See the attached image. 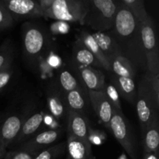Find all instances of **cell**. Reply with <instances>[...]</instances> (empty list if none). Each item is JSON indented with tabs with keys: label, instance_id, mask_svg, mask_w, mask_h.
Returning <instances> with one entry per match:
<instances>
[{
	"label": "cell",
	"instance_id": "26",
	"mask_svg": "<svg viewBox=\"0 0 159 159\" xmlns=\"http://www.w3.org/2000/svg\"><path fill=\"white\" fill-rule=\"evenodd\" d=\"M66 149V142H61L48 148L37 154L34 159H54L60 156Z\"/></svg>",
	"mask_w": 159,
	"mask_h": 159
},
{
	"label": "cell",
	"instance_id": "31",
	"mask_svg": "<svg viewBox=\"0 0 159 159\" xmlns=\"http://www.w3.org/2000/svg\"><path fill=\"white\" fill-rule=\"evenodd\" d=\"M106 138L105 134L99 130H93L89 127V141L90 144H101Z\"/></svg>",
	"mask_w": 159,
	"mask_h": 159
},
{
	"label": "cell",
	"instance_id": "4",
	"mask_svg": "<svg viewBox=\"0 0 159 159\" xmlns=\"http://www.w3.org/2000/svg\"><path fill=\"white\" fill-rule=\"evenodd\" d=\"M87 5L88 1L84 0H53L51 7L43 13V16L59 22H79L81 24Z\"/></svg>",
	"mask_w": 159,
	"mask_h": 159
},
{
	"label": "cell",
	"instance_id": "36",
	"mask_svg": "<svg viewBox=\"0 0 159 159\" xmlns=\"http://www.w3.org/2000/svg\"><path fill=\"white\" fill-rule=\"evenodd\" d=\"M6 153V148H5L4 146L2 145V144L0 141V159H4L5 155Z\"/></svg>",
	"mask_w": 159,
	"mask_h": 159
},
{
	"label": "cell",
	"instance_id": "35",
	"mask_svg": "<svg viewBox=\"0 0 159 159\" xmlns=\"http://www.w3.org/2000/svg\"><path fill=\"white\" fill-rule=\"evenodd\" d=\"M158 152L155 153H145L144 159H158Z\"/></svg>",
	"mask_w": 159,
	"mask_h": 159
},
{
	"label": "cell",
	"instance_id": "5",
	"mask_svg": "<svg viewBox=\"0 0 159 159\" xmlns=\"http://www.w3.org/2000/svg\"><path fill=\"white\" fill-rule=\"evenodd\" d=\"M109 128L114 135L116 141L131 159H138L134 137L130 129V124L122 110L113 107V114Z\"/></svg>",
	"mask_w": 159,
	"mask_h": 159
},
{
	"label": "cell",
	"instance_id": "11",
	"mask_svg": "<svg viewBox=\"0 0 159 159\" xmlns=\"http://www.w3.org/2000/svg\"><path fill=\"white\" fill-rule=\"evenodd\" d=\"M23 122V117L18 114L9 115L4 121H0V141L5 148L7 149L15 141Z\"/></svg>",
	"mask_w": 159,
	"mask_h": 159
},
{
	"label": "cell",
	"instance_id": "21",
	"mask_svg": "<svg viewBox=\"0 0 159 159\" xmlns=\"http://www.w3.org/2000/svg\"><path fill=\"white\" fill-rule=\"evenodd\" d=\"M73 54H74L75 60L77 63L82 66H90L96 67V68H102V65L99 63L94 54L82 43V42L77 40L73 48Z\"/></svg>",
	"mask_w": 159,
	"mask_h": 159
},
{
	"label": "cell",
	"instance_id": "38",
	"mask_svg": "<svg viewBox=\"0 0 159 159\" xmlns=\"http://www.w3.org/2000/svg\"><path fill=\"white\" fill-rule=\"evenodd\" d=\"M0 121H1V118H0Z\"/></svg>",
	"mask_w": 159,
	"mask_h": 159
},
{
	"label": "cell",
	"instance_id": "37",
	"mask_svg": "<svg viewBox=\"0 0 159 159\" xmlns=\"http://www.w3.org/2000/svg\"><path fill=\"white\" fill-rule=\"evenodd\" d=\"M91 159H96V158H94V157H93H93H92V158H91Z\"/></svg>",
	"mask_w": 159,
	"mask_h": 159
},
{
	"label": "cell",
	"instance_id": "24",
	"mask_svg": "<svg viewBox=\"0 0 159 159\" xmlns=\"http://www.w3.org/2000/svg\"><path fill=\"white\" fill-rule=\"evenodd\" d=\"M121 2L130 9L135 19L141 23L151 19L142 0H121Z\"/></svg>",
	"mask_w": 159,
	"mask_h": 159
},
{
	"label": "cell",
	"instance_id": "14",
	"mask_svg": "<svg viewBox=\"0 0 159 159\" xmlns=\"http://www.w3.org/2000/svg\"><path fill=\"white\" fill-rule=\"evenodd\" d=\"M43 119H44V115L43 112L42 111L34 113L32 116H30L23 122L20 133L12 144L21 145L22 143L26 142L30 138H32L33 135L37 133L38 129L42 125Z\"/></svg>",
	"mask_w": 159,
	"mask_h": 159
},
{
	"label": "cell",
	"instance_id": "25",
	"mask_svg": "<svg viewBox=\"0 0 159 159\" xmlns=\"http://www.w3.org/2000/svg\"><path fill=\"white\" fill-rule=\"evenodd\" d=\"M59 82L61 87L65 93L76 89H82L75 78L68 70H62L59 74Z\"/></svg>",
	"mask_w": 159,
	"mask_h": 159
},
{
	"label": "cell",
	"instance_id": "8",
	"mask_svg": "<svg viewBox=\"0 0 159 159\" xmlns=\"http://www.w3.org/2000/svg\"><path fill=\"white\" fill-rule=\"evenodd\" d=\"M23 30V48L27 57L34 59L40 56L46 45L44 32L38 26L26 24Z\"/></svg>",
	"mask_w": 159,
	"mask_h": 159
},
{
	"label": "cell",
	"instance_id": "16",
	"mask_svg": "<svg viewBox=\"0 0 159 159\" xmlns=\"http://www.w3.org/2000/svg\"><path fill=\"white\" fill-rule=\"evenodd\" d=\"M47 106L51 116L56 119L60 120L68 116V109L65 98L54 89H50L47 93Z\"/></svg>",
	"mask_w": 159,
	"mask_h": 159
},
{
	"label": "cell",
	"instance_id": "1",
	"mask_svg": "<svg viewBox=\"0 0 159 159\" xmlns=\"http://www.w3.org/2000/svg\"><path fill=\"white\" fill-rule=\"evenodd\" d=\"M108 33L119 47L122 55L128 59L135 68L147 70L141 40V23L135 19L121 0L118 1L114 26Z\"/></svg>",
	"mask_w": 159,
	"mask_h": 159
},
{
	"label": "cell",
	"instance_id": "17",
	"mask_svg": "<svg viewBox=\"0 0 159 159\" xmlns=\"http://www.w3.org/2000/svg\"><path fill=\"white\" fill-rule=\"evenodd\" d=\"M91 34L102 50L109 63L114 57L122 55L119 47L108 32H96Z\"/></svg>",
	"mask_w": 159,
	"mask_h": 159
},
{
	"label": "cell",
	"instance_id": "27",
	"mask_svg": "<svg viewBox=\"0 0 159 159\" xmlns=\"http://www.w3.org/2000/svg\"><path fill=\"white\" fill-rule=\"evenodd\" d=\"M13 57V50L9 42H5L0 47V71L10 68Z\"/></svg>",
	"mask_w": 159,
	"mask_h": 159
},
{
	"label": "cell",
	"instance_id": "2",
	"mask_svg": "<svg viewBox=\"0 0 159 159\" xmlns=\"http://www.w3.org/2000/svg\"><path fill=\"white\" fill-rule=\"evenodd\" d=\"M118 1L93 0L88 1L87 9L81 24L97 32H108L114 26Z\"/></svg>",
	"mask_w": 159,
	"mask_h": 159
},
{
	"label": "cell",
	"instance_id": "28",
	"mask_svg": "<svg viewBox=\"0 0 159 159\" xmlns=\"http://www.w3.org/2000/svg\"><path fill=\"white\" fill-rule=\"evenodd\" d=\"M103 91L105 92L106 95L107 96L108 99H110V102H111L112 106L113 108L117 109V110H122L121 108L120 102V97H119V93H118L117 90L116 89L113 83H105V86H104Z\"/></svg>",
	"mask_w": 159,
	"mask_h": 159
},
{
	"label": "cell",
	"instance_id": "39",
	"mask_svg": "<svg viewBox=\"0 0 159 159\" xmlns=\"http://www.w3.org/2000/svg\"><path fill=\"white\" fill-rule=\"evenodd\" d=\"M67 159H69V158H67Z\"/></svg>",
	"mask_w": 159,
	"mask_h": 159
},
{
	"label": "cell",
	"instance_id": "15",
	"mask_svg": "<svg viewBox=\"0 0 159 159\" xmlns=\"http://www.w3.org/2000/svg\"><path fill=\"white\" fill-rule=\"evenodd\" d=\"M69 159H90L92 155V144L89 141L78 139L68 135L66 142Z\"/></svg>",
	"mask_w": 159,
	"mask_h": 159
},
{
	"label": "cell",
	"instance_id": "29",
	"mask_svg": "<svg viewBox=\"0 0 159 159\" xmlns=\"http://www.w3.org/2000/svg\"><path fill=\"white\" fill-rule=\"evenodd\" d=\"M12 23L13 20L0 0V30L10 27Z\"/></svg>",
	"mask_w": 159,
	"mask_h": 159
},
{
	"label": "cell",
	"instance_id": "32",
	"mask_svg": "<svg viewBox=\"0 0 159 159\" xmlns=\"http://www.w3.org/2000/svg\"><path fill=\"white\" fill-rule=\"evenodd\" d=\"M12 75H13V71L12 69V67L0 71V93L6 88L8 83L10 82Z\"/></svg>",
	"mask_w": 159,
	"mask_h": 159
},
{
	"label": "cell",
	"instance_id": "22",
	"mask_svg": "<svg viewBox=\"0 0 159 159\" xmlns=\"http://www.w3.org/2000/svg\"><path fill=\"white\" fill-rule=\"evenodd\" d=\"M159 128L158 115L154 117L150 126L144 134V147L145 153L158 152Z\"/></svg>",
	"mask_w": 159,
	"mask_h": 159
},
{
	"label": "cell",
	"instance_id": "7",
	"mask_svg": "<svg viewBox=\"0 0 159 159\" xmlns=\"http://www.w3.org/2000/svg\"><path fill=\"white\" fill-rule=\"evenodd\" d=\"M14 20L43 16L38 1L34 0H1Z\"/></svg>",
	"mask_w": 159,
	"mask_h": 159
},
{
	"label": "cell",
	"instance_id": "18",
	"mask_svg": "<svg viewBox=\"0 0 159 159\" xmlns=\"http://www.w3.org/2000/svg\"><path fill=\"white\" fill-rule=\"evenodd\" d=\"M111 82L117 90L119 95L122 96L132 104H134L137 99V91L134 80L130 78L120 77L112 74Z\"/></svg>",
	"mask_w": 159,
	"mask_h": 159
},
{
	"label": "cell",
	"instance_id": "20",
	"mask_svg": "<svg viewBox=\"0 0 159 159\" xmlns=\"http://www.w3.org/2000/svg\"><path fill=\"white\" fill-rule=\"evenodd\" d=\"M110 71L116 76L130 78L133 79L136 76L135 67L128 59L123 55L118 56L112 59L110 62Z\"/></svg>",
	"mask_w": 159,
	"mask_h": 159
},
{
	"label": "cell",
	"instance_id": "40",
	"mask_svg": "<svg viewBox=\"0 0 159 159\" xmlns=\"http://www.w3.org/2000/svg\"><path fill=\"white\" fill-rule=\"evenodd\" d=\"M91 158H90V159H91Z\"/></svg>",
	"mask_w": 159,
	"mask_h": 159
},
{
	"label": "cell",
	"instance_id": "9",
	"mask_svg": "<svg viewBox=\"0 0 159 159\" xmlns=\"http://www.w3.org/2000/svg\"><path fill=\"white\" fill-rule=\"evenodd\" d=\"M61 134V130L60 129H51L40 132L21 144L19 150L26 151L37 155L55 142L60 138Z\"/></svg>",
	"mask_w": 159,
	"mask_h": 159
},
{
	"label": "cell",
	"instance_id": "33",
	"mask_svg": "<svg viewBox=\"0 0 159 159\" xmlns=\"http://www.w3.org/2000/svg\"><path fill=\"white\" fill-rule=\"evenodd\" d=\"M52 25V30L54 32L66 33L67 31H68V26H66L67 24H65L64 22H58V23Z\"/></svg>",
	"mask_w": 159,
	"mask_h": 159
},
{
	"label": "cell",
	"instance_id": "3",
	"mask_svg": "<svg viewBox=\"0 0 159 159\" xmlns=\"http://www.w3.org/2000/svg\"><path fill=\"white\" fill-rule=\"evenodd\" d=\"M136 109L142 133L144 134L157 114L159 99L155 96L150 75L146 74L140 82L137 91Z\"/></svg>",
	"mask_w": 159,
	"mask_h": 159
},
{
	"label": "cell",
	"instance_id": "13",
	"mask_svg": "<svg viewBox=\"0 0 159 159\" xmlns=\"http://www.w3.org/2000/svg\"><path fill=\"white\" fill-rule=\"evenodd\" d=\"M79 74L82 82L89 90L101 91L105 86V78L102 71L90 66L79 67Z\"/></svg>",
	"mask_w": 159,
	"mask_h": 159
},
{
	"label": "cell",
	"instance_id": "23",
	"mask_svg": "<svg viewBox=\"0 0 159 159\" xmlns=\"http://www.w3.org/2000/svg\"><path fill=\"white\" fill-rule=\"evenodd\" d=\"M65 98L68 110L79 113V111H82L85 108L86 102L82 89H76L66 93Z\"/></svg>",
	"mask_w": 159,
	"mask_h": 159
},
{
	"label": "cell",
	"instance_id": "12",
	"mask_svg": "<svg viewBox=\"0 0 159 159\" xmlns=\"http://www.w3.org/2000/svg\"><path fill=\"white\" fill-rule=\"evenodd\" d=\"M68 135L89 141V127L87 119L80 113L68 110Z\"/></svg>",
	"mask_w": 159,
	"mask_h": 159
},
{
	"label": "cell",
	"instance_id": "34",
	"mask_svg": "<svg viewBox=\"0 0 159 159\" xmlns=\"http://www.w3.org/2000/svg\"><path fill=\"white\" fill-rule=\"evenodd\" d=\"M48 62L53 68H57L60 65L61 59L56 55H51L48 59Z\"/></svg>",
	"mask_w": 159,
	"mask_h": 159
},
{
	"label": "cell",
	"instance_id": "6",
	"mask_svg": "<svg viewBox=\"0 0 159 159\" xmlns=\"http://www.w3.org/2000/svg\"><path fill=\"white\" fill-rule=\"evenodd\" d=\"M155 26L152 18L141 23L143 49L146 58L147 74L154 76L159 74V52Z\"/></svg>",
	"mask_w": 159,
	"mask_h": 159
},
{
	"label": "cell",
	"instance_id": "30",
	"mask_svg": "<svg viewBox=\"0 0 159 159\" xmlns=\"http://www.w3.org/2000/svg\"><path fill=\"white\" fill-rule=\"evenodd\" d=\"M36 155L23 150L6 152L4 159H34Z\"/></svg>",
	"mask_w": 159,
	"mask_h": 159
},
{
	"label": "cell",
	"instance_id": "10",
	"mask_svg": "<svg viewBox=\"0 0 159 159\" xmlns=\"http://www.w3.org/2000/svg\"><path fill=\"white\" fill-rule=\"evenodd\" d=\"M88 95L92 107L99 117V120L106 127H109L113 114V106L106 95L105 92L103 90L101 91L89 90Z\"/></svg>",
	"mask_w": 159,
	"mask_h": 159
},
{
	"label": "cell",
	"instance_id": "19",
	"mask_svg": "<svg viewBox=\"0 0 159 159\" xmlns=\"http://www.w3.org/2000/svg\"><path fill=\"white\" fill-rule=\"evenodd\" d=\"M77 40H79V41L82 42V44L85 47H86V48L94 54L95 57L97 58V60L99 61V63L101 64L102 68H103V69L110 71V63H109L108 60H107V57H105L104 54L102 53V50L100 49V48H99V45L96 43V41L95 40V39L93 38V37L92 36L91 34H89V32H86V31H82V32L79 33Z\"/></svg>",
	"mask_w": 159,
	"mask_h": 159
}]
</instances>
